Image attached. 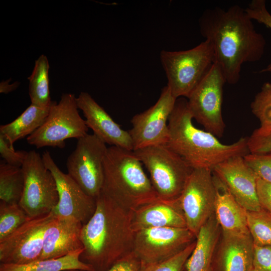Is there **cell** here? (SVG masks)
<instances>
[{
  "label": "cell",
  "mask_w": 271,
  "mask_h": 271,
  "mask_svg": "<svg viewBox=\"0 0 271 271\" xmlns=\"http://www.w3.org/2000/svg\"><path fill=\"white\" fill-rule=\"evenodd\" d=\"M201 35L211 45L215 63L226 83L236 84L241 67L262 57L266 46L263 36L257 32L245 10L233 5L204 11L199 20Z\"/></svg>",
  "instance_id": "6da1fadb"
},
{
  "label": "cell",
  "mask_w": 271,
  "mask_h": 271,
  "mask_svg": "<svg viewBox=\"0 0 271 271\" xmlns=\"http://www.w3.org/2000/svg\"><path fill=\"white\" fill-rule=\"evenodd\" d=\"M134 233L131 211L100 193L93 215L81 228V260L94 271L107 270L133 252Z\"/></svg>",
  "instance_id": "7a4b0ae2"
},
{
  "label": "cell",
  "mask_w": 271,
  "mask_h": 271,
  "mask_svg": "<svg viewBox=\"0 0 271 271\" xmlns=\"http://www.w3.org/2000/svg\"><path fill=\"white\" fill-rule=\"evenodd\" d=\"M193 119L187 100L182 97L177 99L168 120L166 144L193 169L212 171L223 161L249 153L247 138H241L232 144H223L212 133L195 126Z\"/></svg>",
  "instance_id": "3957f363"
},
{
  "label": "cell",
  "mask_w": 271,
  "mask_h": 271,
  "mask_svg": "<svg viewBox=\"0 0 271 271\" xmlns=\"http://www.w3.org/2000/svg\"><path fill=\"white\" fill-rule=\"evenodd\" d=\"M103 168L101 193L123 208L132 211L159 198L133 151L108 147Z\"/></svg>",
  "instance_id": "277c9868"
},
{
  "label": "cell",
  "mask_w": 271,
  "mask_h": 271,
  "mask_svg": "<svg viewBox=\"0 0 271 271\" xmlns=\"http://www.w3.org/2000/svg\"><path fill=\"white\" fill-rule=\"evenodd\" d=\"M160 60L167 78V86L176 99L187 98L215 63L212 47L205 40L187 50H163Z\"/></svg>",
  "instance_id": "5b68a950"
},
{
  "label": "cell",
  "mask_w": 271,
  "mask_h": 271,
  "mask_svg": "<svg viewBox=\"0 0 271 271\" xmlns=\"http://www.w3.org/2000/svg\"><path fill=\"white\" fill-rule=\"evenodd\" d=\"M133 151L148 170L158 197L166 200L178 198L194 169L166 145Z\"/></svg>",
  "instance_id": "8992f818"
},
{
  "label": "cell",
  "mask_w": 271,
  "mask_h": 271,
  "mask_svg": "<svg viewBox=\"0 0 271 271\" xmlns=\"http://www.w3.org/2000/svg\"><path fill=\"white\" fill-rule=\"evenodd\" d=\"M74 94L64 93L58 102L52 101L44 122L26 138L37 149L45 147H65V140H77L87 134L89 128L80 116Z\"/></svg>",
  "instance_id": "52a82bcc"
},
{
  "label": "cell",
  "mask_w": 271,
  "mask_h": 271,
  "mask_svg": "<svg viewBox=\"0 0 271 271\" xmlns=\"http://www.w3.org/2000/svg\"><path fill=\"white\" fill-rule=\"evenodd\" d=\"M21 168L24 188L19 204L30 218L52 212L58 204V192L55 178L42 156L35 150L28 151Z\"/></svg>",
  "instance_id": "ba28073f"
},
{
  "label": "cell",
  "mask_w": 271,
  "mask_h": 271,
  "mask_svg": "<svg viewBox=\"0 0 271 271\" xmlns=\"http://www.w3.org/2000/svg\"><path fill=\"white\" fill-rule=\"evenodd\" d=\"M108 147L95 135L87 134L77 140L66 161L68 174L89 196L96 199L103 182V160Z\"/></svg>",
  "instance_id": "9c48e42d"
},
{
  "label": "cell",
  "mask_w": 271,
  "mask_h": 271,
  "mask_svg": "<svg viewBox=\"0 0 271 271\" xmlns=\"http://www.w3.org/2000/svg\"><path fill=\"white\" fill-rule=\"evenodd\" d=\"M217 194V186L212 171L194 169L178 198L187 228L196 236L214 213Z\"/></svg>",
  "instance_id": "30bf717a"
},
{
  "label": "cell",
  "mask_w": 271,
  "mask_h": 271,
  "mask_svg": "<svg viewBox=\"0 0 271 271\" xmlns=\"http://www.w3.org/2000/svg\"><path fill=\"white\" fill-rule=\"evenodd\" d=\"M226 83L216 63L187 97L193 119L217 138L225 130L222 113L223 86Z\"/></svg>",
  "instance_id": "8fae6325"
},
{
  "label": "cell",
  "mask_w": 271,
  "mask_h": 271,
  "mask_svg": "<svg viewBox=\"0 0 271 271\" xmlns=\"http://www.w3.org/2000/svg\"><path fill=\"white\" fill-rule=\"evenodd\" d=\"M134 232L133 252L141 264L168 259L196 239V235L187 227H154Z\"/></svg>",
  "instance_id": "7c38bea8"
},
{
  "label": "cell",
  "mask_w": 271,
  "mask_h": 271,
  "mask_svg": "<svg viewBox=\"0 0 271 271\" xmlns=\"http://www.w3.org/2000/svg\"><path fill=\"white\" fill-rule=\"evenodd\" d=\"M55 216L52 212L31 218L0 241V262L24 264L39 259L45 233Z\"/></svg>",
  "instance_id": "4fadbf2b"
},
{
  "label": "cell",
  "mask_w": 271,
  "mask_h": 271,
  "mask_svg": "<svg viewBox=\"0 0 271 271\" xmlns=\"http://www.w3.org/2000/svg\"><path fill=\"white\" fill-rule=\"evenodd\" d=\"M176 100L166 86L154 105L132 117V128L128 132L133 143V151L166 145L169 137L168 120Z\"/></svg>",
  "instance_id": "5bb4252c"
},
{
  "label": "cell",
  "mask_w": 271,
  "mask_h": 271,
  "mask_svg": "<svg viewBox=\"0 0 271 271\" xmlns=\"http://www.w3.org/2000/svg\"><path fill=\"white\" fill-rule=\"evenodd\" d=\"M42 158L56 182L59 201L52 211L54 216L74 218L82 224L87 223L95 211L96 199L87 195L68 174L63 173L49 151H45Z\"/></svg>",
  "instance_id": "9a60e30c"
},
{
  "label": "cell",
  "mask_w": 271,
  "mask_h": 271,
  "mask_svg": "<svg viewBox=\"0 0 271 271\" xmlns=\"http://www.w3.org/2000/svg\"><path fill=\"white\" fill-rule=\"evenodd\" d=\"M212 172L246 210H260L257 193V177L246 163L243 156H236L223 161L216 165Z\"/></svg>",
  "instance_id": "2e32d148"
},
{
  "label": "cell",
  "mask_w": 271,
  "mask_h": 271,
  "mask_svg": "<svg viewBox=\"0 0 271 271\" xmlns=\"http://www.w3.org/2000/svg\"><path fill=\"white\" fill-rule=\"evenodd\" d=\"M77 103L88 127L101 141L110 146L133 150L128 131L122 129L88 93L81 92L77 97Z\"/></svg>",
  "instance_id": "e0dca14e"
},
{
  "label": "cell",
  "mask_w": 271,
  "mask_h": 271,
  "mask_svg": "<svg viewBox=\"0 0 271 271\" xmlns=\"http://www.w3.org/2000/svg\"><path fill=\"white\" fill-rule=\"evenodd\" d=\"M254 243L250 233L222 232L215 258V271H250Z\"/></svg>",
  "instance_id": "ac0fdd59"
},
{
  "label": "cell",
  "mask_w": 271,
  "mask_h": 271,
  "mask_svg": "<svg viewBox=\"0 0 271 271\" xmlns=\"http://www.w3.org/2000/svg\"><path fill=\"white\" fill-rule=\"evenodd\" d=\"M131 227L137 231L154 227H187L179 198H158L131 211Z\"/></svg>",
  "instance_id": "d6986e66"
},
{
  "label": "cell",
  "mask_w": 271,
  "mask_h": 271,
  "mask_svg": "<svg viewBox=\"0 0 271 271\" xmlns=\"http://www.w3.org/2000/svg\"><path fill=\"white\" fill-rule=\"evenodd\" d=\"M82 225L74 218L55 217L45 233L38 260L61 257L83 248L80 238Z\"/></svg>",
  "instance_id": "ffe728a7"
},
{
  "label": "cell",
  "mask_w": 271,
  "mask_h": 271,
  "mask_svg": "<svg viewBox=\"0 0 271 271\" xmlns=\"http://www.w3.org/2000/svg\"><path fill=\"white\" fill-rule=\"evenodd\" d=\"M221 229L214 213L201 228L195 246L185 263L186 271H215V258Z\"/></svg>",
  "instance_id": "44dd1931"
},
{
  "label": "cell",
  "mask_w": 271,
  "mask_h": 271,
  "mask_svg": "<svg viewBox=\"0 0 271 271\" xmlns=\"http://www.w3.org/2000/svg\"><path fill=\"white\" fill-rule=\"evenodd\" d=\"M215 177L217 194L214 214L221 231L231 233H249L247 210L235 200L226 186Z\"/></svg>",
  "instance_id": "7402d4cb"
},
{
  "label": "cell",
  "mask_w": 271,
  "mask_h": 271,
  "mask_svg": "<svg viewBox=\"0 0 271 271\" xmlns=\"http://www.w3.org/2000/svg\"><path fill=\"white\" fill-rule=\"evenodd\" d=\"M50 107L44 108L31 104L14 120L1 125L0 133L14 149V145L16 142L27 138L41 126L49 113Z\"/></svg>",
  "instance_id": "603a6c76"
},
{
  "label": "cell",
  "mask_w": 271,
  "mask_h": 271,
  "mask_svg": "<svg viewBox=\"0 0 271 271\" xmlns=\"http://www.w3.org/2000/svg\"><path fill=\"white\" fill-rule=\"evenodd\" d=\"M83 251V248L61 257L37 260L24 264L1 263L0 271H94L90 265L81 260Z\"/></svg>",
  "instance_id": "cb8c5ba5"
},
{
  "label": "cell",
  "mask_w": 271,
  "mask_h": 271,
  "mask_svg": "<svg viewBox=\"0 0 271 271\" xmlns=\"http://www.w3.org/2000/svg\"><path fill=\"white\" fill-rule=\"evenodd\" d=\"M49 68L47 56L42 54L35 61L33 72L28 78L31 104L44 108L49 107L52 102L49 90Z\"/></svg>",
  "instance_id": "d4e9b609"
},
{
  "label": "cell",
  "mask_w": 271,
  "mask_h": 271,
  "mask_svg": "<svg viewBox=\"0 0 271 271\" xmlns=\"http://www.w3.org/2000/svg\"><path fill=\"white\" fill-rule=\"evenodd\" d=\"M24 188L22 168L0 163V200L11 204H19Z\"/></svg>",
  "instance_id": "484cf974"
},
{
  "label": "cell",
  "mask_w": 271,
  "mask_h": 271,
  "mask_svg": "<svg viewBox=\"0 0 271 271\" xmlns=\"http://www.w3.org/2000/svg\"><path fill=\"white\" fill-rule=\"evenodd\" d=\"M249 232L255 245H271V216L262 209L247 210Z\"/></svg>",
  "instance_id": "4316f807"
},
{
  "label": "cell",
  "mask_w": 271,
  "mask_h": 271,
  "mask_svg": "<svg viewBox=\"0 0 271 271\" xmlns=\"http://www.w3.org/2000/svg\"><path fill=\"white\" fill-rule=\"evenodd\" d=\"M19 204L0 202V241L30 219Z\"/></svg>",
  "instance_id": "83f0119b"
},
{
  "label": "cell",
  "mask_w": 271,
  "mask_h": 271,
  "mask_svg": "<svg viewBox=\"0 0 271 271\" xmlns=\"http://www.w3.org/2000/svg\"><path fill=\"white\" fill-rule=\"evenodd\" d=\"M252 113L262 128L271 127V82L264 83L250 104Z\"/></svg>",
  "instance_id": "f1b7e54d"
},
{
  "label": "cell",
  "mask_w": 271,
  "mask_h": 271,
  "mask_svg": "<svg viewBox=\"0 0 271 271\" xmlns=\"http://www.w3.org/2000/svg\"><path fill=\"white\" fill-rule=\"evenodd\" d=\"M196 245V240L184 250L165 261L141 264L138 271H186L185 263Z\"/></svg>",
  "instance_id": "f546056e"
},
{
  "label": "cell",
  "mask_w": 271,
  "mask_h": 271,
  "mask_svg": "<svg viewBox=\"0 0 271 271\" xmlns=\"http://www.w3.org/2000/svg\"><path fill=\"white\" fill-rule=\"evenodd\" d=\"M243 158L257 178L271 183V152L264 154L248 153Z\"/></svg>",
  "instance_id": "4dcf8cb0"
},
{
  "label": "cell",
  "mask_w": 271,
  "mask_h": 271,
  "mask_svg": "<svg viewBox=\"0 0 271 271\" xmlns=\"http://www.w3.org/2000/svg\"><path fill=\"white\" fill-rule=\"evenodd\" d=\"M249 153L264 154L271 152V127H258L247 138Z\"/></svg>",
  "instance_id": "1f68e13d"
},
{
  "label": "cell",
  "mask_w": 271,
  "mask_h": 271,
  "mask_svg": "<svg viewBox=\"0 0 271 271\" xmlns=\"http://www.w3.org/2000/svg\"><path fill=\"white\" fill-rule=\"evenodd\" d=\"M250 18L271 29V14L268 11L265 0H252L245 9ZM260 73H271V63Z\"/></svg>",
  "instance_id": "d6a6232c"
},
{
  "label": "cell",
  "mask_w": 271,
  "mask_h": 271,
  "mask_svg": "<svg viewBox=\"0 0 271 271\" xmlns=\"http://www.w3.org/2000/svg\"><path fill=\"white\" fill-rule=\"evenodd\" d=\"M28 154L24 150L16 151L8 140L0 133V154L5 162L12 166L21 167Z\"/></svg>",
  "instance_id": "836d02e7"
},
{
  "label": "cell",
  "mask_w": 271,
  "mask_h": 271,
  "mask_svg": "<svg viewBox=\"0 0 271 271\" xmlns=\"http://www.w3.org/2000/svg\"><path fill=\"white\" fill-rule=\"evenodd\" d=\"M253 267L258 271H271V245L254 244Z\"/></svg>",
  "instance_id": "e575fe53"
},
{
  "label": "cell",
  "mask_w": 271,
  "mask_h": 271,
  "mask_svg": "<svg viewBox=\"0 0 271 271\" xmlns=\"http://www.w3.org/2000/svg\"><path fill=\"white\" fill-rule=\"evenodd\" d=\"M257 193L260 208L271 216V183L257 178Z\"/></svg>",
  "instance_id": "d590c367"
},
{
  "label": "cell",
  "mask_w": 271,
  "mask_h": 271,
  "mask_svg": "<svg viewBox=\"0 0 271 271\" xmlns=\"http://www.w3.org/2000/svg\"><path fill=\"white\" fill-rule=\"evenodd\" d=\"M141 262L133 252L115 263L106 271H138Z\"/></svg>",
  "instance_id": "8d00e7d4"
},
{
  "label": "cell",
  "mask_w": 271,
  "mask_h": 271,
  "mask_svg": "<svg viewBox=\"0 0 271 271\" xmlns=\"http://www.w3.org/2000/svg\"><path fill=\"white\" fill-rule=\"evenodd\" d=\"M18 86L17 84H13L12 85H8L6 82H3L1 84V93H8L15 90Z\"/></svg>",
  "instance_id": "74e56055"
},
{
  "label": "cell",
  "mask_w": 271,
  "mask_h": 271,
  "mask_svg": "<svg viewBox=\"0 0 271 271\" xmlns=\"http://www.w3.org/2000/svg\"><path fill=\"white\" fill-rule=\"evenodd\" d=\"M250 271H258L256 269H254L253 267L252 268V269Z\"/></svg>",
  "instance_id": "f35d334b"
},
{
  "label": "cell",
  "mask_w": 271,
  "mask_h": 271,
  "mask_svg": "<svg viewBox=\"0 0 271 271\" xmlns=\"http://www.w3.org/2000/svg\"><path fill=\"white\" fill-rule=\"evenodd\" d=\"M65 271H82L80 270H65Z\"/></svg>",
  "instance_id": "ab89813d"
}]
</instances>
